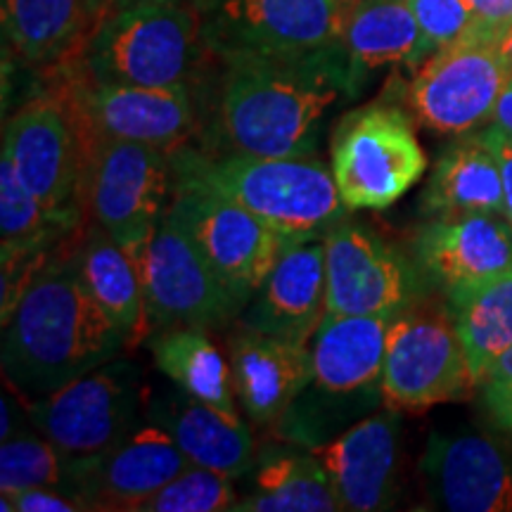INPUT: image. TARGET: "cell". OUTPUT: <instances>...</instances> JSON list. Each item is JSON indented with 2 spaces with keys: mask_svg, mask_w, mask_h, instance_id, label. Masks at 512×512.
Returning a JSON list of instances; mask_svg holds the SVG:
<instances>
[{
  "mask_svg": "<svg viewBox=\"0 0 512 512\" xmlns=\"http://www.w3.org/2000/svg\"><path fill=\"white\" fill-rule=\"evenodd\" d=\"M211 155L313 157L323 121L356 95L344 46L311 55L219 57Z\"/></svg>",
  "mask_w": 512,
  "mask_h": 512,
  "instance_id": "6da1fadb",
  "label": "cell"
},
{
  "mask_svg": "<svg viewBox=\"0 0 512 512\" xmlns=\"http://www.w3.org/2000/svg\"><path fill=\"white\" fill-rule=\"evenodd\" d=\"M83 230L50 254L3 318L0 366L8 389L27 406L114 361L128 347L76 271L74 249Z\"/></svg>",
  "mask_w": 512,
  "mask_h": 512,
  "instance_id": "7a4b0ae2",
  "label": "cell"
},
{
  "mask_svg": "<svg viewBox=\"0 0 512 512\" xmlns=\"http://www.w3.org/2000/svg\"><path fill=\"white\" fill-rule=\"evenodd\" d=\"M176 181L204 185L271 226L287 249L323 240L349 216L335 176L313 157L211 155L181 145L171 152Z\"/></svg>",
  "mask_w": 512,
  "mask_h": 512,
  "instance_id": "3957f363",
  "label": "cell"
},
{
  "mask_svg": "<svg viewBox=\"0 0 512 512\" xmlns=\"http://www.w3.org/2000/svg\"><path fill=\"white\" fill-rule=\"evenodd\" d=\"M389 325V316L325 313L311 342V382L275 422L280 441L302 448L325 446L380 411Z\"/></svg>",
  "mask_w": 512,
  "mask_h": 512,
  "instance_id": "277c9868",
  "label": "cell"
},
{
  "mask_svg": "<svg viewBox=\"0 0 512 512\" xmlns=\"http://www.w3.org/2000/svg\"><path fill=\"white\" fill-rule=\"evenodd\" d=\"M207 55L197 3L157 0L102 17L79 53L60 67L117 86L192 88Z\"/></svg>",
  "mask_w": 512,
  "mask_h": 512,
  "instance_id": "5b68a950",
  "label": "cell"
},
{
  "mask_svg": "<svg viewBox=\"0 0 512 512\" xmlns=\"http://www.w3.org/2000/svg\"><path fill=\"white\" fill-rule=\"evenodd\" d=\"M83 145V216L133 256L169 211L174 197L171 152L110 136H88Z\"/></svg>",
  "mask_w": 512,
  "mask_h": 512,
  "instance_id": "8992f818",
  "label": "cell"
},
{
  "mask_svg": "<svg viewBox=\"0 0 512 512\" xmlns=\"http://www.w3.org/2000/svg\"><path fill=\"white\" fill-rule=\"evenodd\" d=\"M330 155L339 195L351 211L392 207L427 171L411 117L389 102L344 114Z\"/></svg>",
  "mask_w": 512,
  "mask_h": 512,
  "instance_id": "52a82bcc",
  "label": "cell"
},
{
  "mask_svg": "<svg viewBox=\"0 0 512 512\" xmlns=\"http://www.w3.org/2000/svg\"><path fill=\"white\" fill-rule=\"evenodd\" d=\"M133 261L143 278L150 335L171 328L221 330L245 311L195 240L169 216L159 221Z\"/></svg>",
  "mask_w": 512,
  "mask_h": 512,
  "instance_id": "ba28073f",
  "label": "cell"
},
{
  "mask_svg": "<svg viewBox=\"0 0 512 512\" xmlns=\"http://www.w3.org/2000/svg\"><path fill=\"white\" fill-rule=\"evenodd\" d=\"M147 394L136 363L114 358L29 403L31 427L69 456L93 458L143 425Z\"/></svg>",
  "mask_w": 512,
  "mask_h": 512,
  "instance_id": "9c48e42d",
  "label": "cell"
},
{
  "mask_svg": "<svg viewBox=\"0 0 512 512\" xmlns=\"http://www.w3.org/2000/svg\"><path fill=\"white\" fill-rule=\"evenodd\" d=\"M211 55L294 57L344 46L347 0H202Z\"/></svg>",
  "mask_w": 512,
  "mask_h": 512,
  "instance_id": "30bf717a",
  "label": "cell"
},
{
  "mask_svg": "<svg viewBox=\"0 0 512 512\" xmlns=\"http://www.w3.org/2000/svg\"><path fill=\"white\" fill-rule=\"evenodd\" d=\"M479 389L451 311L408 309L392 318L382 363L384 406L427 411Z\"/></svg>",
  "mask_w": 512,
  "mask_h": 512,
  "instance_id": "8fae6325",
  "label": "cell"
},
{
  "mask_svg": "<svg viewBox=\"0 0 512 512\" xmlns=\"http://www.w3.org/2000/svg\"><path fill=\"white\" fill-rule=\"evenodd\" d=\"M3 157L43 207L74 226H86L81 204L86 145L60 93L50 88L5 121Z\"/></svg>",
  "mask_w": 512,
  "mask_h": 512,
  "instance_id": "7c38bea8",
  "label": "cell"
},
{
  "mask_svg": "<svg viewBox=\"0 0 512 512\" xmlns=\"http://www.w3.org/2000/svg\"><path fill=\"white\" fill-rule=\"evenodd\" d=\"M510 76L496 34L482 27L427 57L415 69L406 98L422 126L463 136L489 124Z\"/></svg>",
  "mask_w": 512,
  "mask_h": 512,
  "instance_id": "4fadbf2b",
  "label": "cell"
},
{
  "mask_svg": "<svg viewBox=\"0 0 512 512\" xmlns=\"http://www.w3.org/2000/svg\"><path fill=\"white\" fill-rule=\"evenodd\" d=\"M166 216L195 240L245 306L287 249L285 240L252 211L197 183L174 178V197Z\"/></svg>",
  "mask_w": 512,
  "mask_h": 512,
  "instance_id": "5bb4252c",
  "label": "cell"
},
{
  "mask_svg": "<svg viewBox=\"0 0 512 512\" xmlns=\"http://www.w3.org/2000/svg\"><path fill=\"white\" fill-rule=\"evenodd\" d=\"M57 69L53 91L72 110L81 136H110L174 152L197 128L192 88H145L91 81Z\"/></svg>",
  "mask_w": 512,
  "mask_h": 512,
  "instance_id": "9a60e30c",
  "label": "cell"
},
{
  "mask_svg": "<svg viewBox=\"0 0 512 512\" xmlns=\"http://www.w3.org/2000/svg\"><path fill=\"white\" fill-rule=\"evenodd\" d=\"M325 313L328 316H399L413 306V266L375 230L349 216L323 238Z\"/></svg>",
  "mask_w": 512,
  "mask_h": 512,
  "instance_id": "2e32d148",
  "label": "cell"
},
{
  "mask_svg": "<svg viewBox=\"0 0 512 512\" xmlns=\"http://www.w3.org/2000/svg\"><path fill=\"white\" fill-rule=\"evenodd\" d=\"M415 261L448 299L512 273V223L505 214L434 216L415 238Z\"/></svg>",
  "mask_w": 512,
  "mask_h": 512,
  "instance_id": "e0dca14e",
  "label": "cell"
},
{
  "mask_svg": "<svg viewBox=\"0 0 512 512\" xmlns=\"http://www.w3.org/2000/svg\"><path fill=\"white\" fill-rule=\"evenodd\" d=\"M309 451L328 475L342 510L375 512L394 505L399 491L401 411L382 406L330 444Z\"/></svg>",
  "mask_w": 512,
  "mask_h": 512,
  "instance_id": "ac0fdd59",
  "label": "cell"
},
{
  "mask_svg": "<svg viewBox=\"0 0 512 512\" xmlns=\"http://www.w3.org/2000/svg\"><path fill=\"white\" fill-rule=\"evenodd\" d=\"M420 470L441 510L512 512V465L486 434H432Z\"/></svg>",
  "mask_w": 512,
  "mask_h": 512,
  "instance_id": "d6986e66",
  "label": "cell"
},
{
  "mask_svg": "<svg viewBox=\"0 0 512 512\" xmlns=\"http://www.w3.org/2000/svg\"><path fill=\"white\" fill-rule=\"evenodd\" d=\"M192 465L174 437L145 420L100 456L83 458V498L93 510H128Z\"/></svg>",
  "mask_w": 512,
  "mask_h": 512,
  "instance_id": "ffe728a7",
  "label": "cell"
},
{
  "mask_svg": "<svg viewBox=\"0 0 512 512\" xmlns=\"http://www.w3.org/2000/svg\"><path fill=\"white\" fill-rule=\"evenodd\" d=\"M325 316L323 240L285 249L264 285L249 299L238 325L283 342L311 347Z\"/></svg>",
  "mask_w": 512,
  "mask_h": 512,
  "instance_id": "44dd1931",
  "label": "cell"
},
{
  "mask_svg": "<svg viewBox=\"0 0 512 512\" xmlns=\"http://www.w3.org/2000/svg\"><path fill=\"white\" fill-rule=\"evenodd\" d=\"M228 366L240 408L261 427H275L313 377L311 347L242 325L228 337Z\"/></svg>",
  "mask_w": 512,
  "mask_h": 512,
  "instance_id": "7402d4cb",
  "label": "cell"
},
{
  "mask_svg": "<svg viewBox=\"0 0 512 512\" xmlns=\"http://www.w3.org/2000/svg\"><path fill=\"white\" fill-rule=\"evenodd\" d=\"M145 418L174 437L192 465L242 479L254 470V439L240 413L223 411L181 387L147 394Z\"/></svg>",
  "mask_w": 512,
  "mask_h": 512,
  "instance_id": "603a6c76",
  "label": "cell"
},
{
  "mask_svg": "<svg viewBox=\"0 0 512 512\" xmlns=\"http://www.w3.org/2000/svg\"><path fill=\"white\" fill-rule=\"evenodd\" d=\"M102 17L100 0H0L5 48L29 67L72 60Z\"/></svg>",
  "mask_w": 512,
  "mask_h": 512,
  "instance_id": "cb8c5ba5",
  "label": "cell"
},
{
  "mask_svg": "<svg viewBox=\"0 0 512 512\" xmlns=\"http://www.w3.org/2000/svg\"><path fill=\"white\" fill-rule=\"evenodd\" d=\"M344 50L349 55L356 93L377 69H418L432 48L422 36L408 0H354L344 24Z\"/></svg>",
  "mask_w": 512,
  "mask_h": 512,
  "instance_id": "d4e9b609",
  "label": "cell"
},
{
  "mask_svg": "<svg viewBox=\"0 0 512 512\" xmlns=\"http://www.w3.org/2000/svg\"><path fill=\"white\" fill-rule=\"evenodd\" d=\"M76 271L93 302L117 325L128 347L150 335L147 330L145 287L133 256L107 233L88 223L74 249Z\"/></svg>",
  "mask_w": 512,
  "mask_h": 512,
  "instance_id": "484cf974",
  "label": "cell"
},
{
  "mask_svg": "<svg viewBox=\"0 0 512 512\" xmlns=\"http://www.w3.org/2000/svg\"><path fill=\"white\" fill-rule=\"evenodd\" d=\"M422 209L432 216L505 214L503 176L494 147L482 131L463 133L441 152L422 192Z\"/></svg>",
  "mask_w": 512,
  "mask_h": 512,
  "instance_id": "4316f807",
  "label": "cell"
},
{
  "mask_svg": "<svg viewBox=\"0 0 512 512\" xmlns=\"http://www.w3.org/2000/svg\"><path fill=\"white\" fill-rule=\"evenodd\" d=\"M268 448L235 512H339L342 503L309 448Z\"/></svg>",
  "mask_w": 512,
  "mask_h": 512,
  "instance_id": "83f0119b",
  "label": "cell"
},
{
  "mask_svg": "<svg viewBox=\"0 0 512 512\" xmlns=\"http://www.w3.org/2000/svg\"><path fill=\"white\" fill-rule=\"evenodd\" d=\"M152 361L171 384L223 411L238 413L228 358L211 344L207 330L171 328L150 335Z\"/></svg>",
  "mask_w": 512,
  "mask_h": 512,
  "instance_id": "f1b7e54d",
  "label": "cell"
},
{
  "mask_svg": "<svg viewBox=\"0 0 512 512\" xmlns=\"http://www.w3.org/2000/svg\"><path fill=\"white\" fill-rule=\"evenodd\" d=\"M448 311L482 389L494 363L512 347V273L448 299Z\"/></svg>",
  "mask_w": 512,
  "mask_h": 512,
  "instance_id": "f546056e",
  "label": "cell"
},
{
  "mask_svg": "<svg viewBox=\"0 0 512 512\" xmlns=\"http://www.w3.org/2000/svg\"><path fill=\"white\" fill-rule=\"evenodd\" d=\"M86 226L60 219L43 207L0 157V245L3 252H53Z\"/></svg>",
  "mask_w": 512,
  "mask_h": 512,
  "instance_id": "4dcf8cb0",
  "label": "cell"
},
{
  "mask_svg": "<svg viewBox=\"0 0 512 512\" xmlns=\"http://www.w3.org/2000/svg\"><path fill=\"white\" fill-rule=\"evenodd\" d=\"M29 486H48L86 503L83 458L69 456L36 430L5 439L0 446V491L29 489Z\"/></svg>",
  "mask_w": 512,
  "mask_h": 512,
  "instance_id": "1f68e13d",
  "label": "cell"
},
{
  "mask_svg": "<svg viewBox=\"0 0 512 512\" xmlns=\"http://www.w3.org/2000/svg\"><path fill=\"white\" fill-rule=\"evenodd\" d=\"M235 479L202 465H188L181 475L155 491L136 512H223L233 510Z\"/></svg>",
  "mask_w": 512,
  "mask_h": 512,
  "instance_id": "d6a6232c",
  "label": "cell"
},
{
  "mask_svg": "<svg viewBox=\"0 0 512 512\" xmlns=\"http://www.w3.org/2000/svg\"><path fill=\"white\" fill-rule=\"evenodd\" d=\"M432 53L482 29L470 0H408Z\"/></svg>",
  "mask_w": 512,
  "mask_h": 512,
  "instance_id": "836d02e7",
  "label": "cell"
},
{
  "mask_svg": "<svg viewBox=\"0 0 512 512\" xmlns=\"http://www.w3.org/2000/svg\"><path fill=\"white\" fill-rule=\"evenodd\" d=\"M0 510L3 512H83L91 510V505L81 498L64 491L48 489V486H29V489L0 491Z\"/></svg>",
  "mask_w": 512,
  "mask_h": 512,
  "instance_id": "e575fe53",
  "label": "cell"
},
{
  "mask_svg": "<svg viewBox=\"0 0 512 512\" xmlns=\"http://www.w3.org/2000/svg\"><path fill=\"white\" fill-rule=\"evenodd\" d=\"M484 138L494 147L498 166H501L503 176V195H505V219L512 223V138L503 136V133L494 131L491 126L482 128Z\"/></svg>",
  "mask_w": 512,
  "mask_h": 512,
  "instance_id": "d590c367",
  "label": "cell"
},
{
  "mask_svg": "<svg viewBox=\"0 0 512 512\" xmlns=\"http://www.w3.org/2000/svg\"><path fill=\"white\" fill-rule=\"evenodd\" d=\"M482 389L491 415L498 420V425L512 434V384L501 380H486Z\"/></svg>",
  "mask_w": 512,
  "mask_h": 512,
  "instance_id": "8d00e7d4",
  "label": "cell"
},
{
  "mask_svg": "<svg viewBox=\"0 0 512 512\" xmlns=\"http://www.w3.org/2000/svg\"><path fill=\"white\" fill-rule=\"evenodd\" d=\"M470 5L484 29L498 34L512 27V0H470Z\"/></svg>",
  "mask_w": 512,
  "mask_h": 512,
  "instance_id": "74e56055",
  "label": "cell"
},
{
  "mask_svg": "<svg viewBox=\"0 0 512 512\" xmlns=\"http://www.w3.org/2000/svg\"><path fill=\"white\" fill-rule=\"evenodd\" d=\"M17 401H19V396L12 392H5L3 394V430H0V439H12V437H17V434H24V432H31L34 430V427H31V430H24L22 427V408L17 406Z\"/></svg>",
  "mask_w": 512,
  "mask_h": 512,
  "instance_id": "f35d334b",
  "label": "cell"
},
{
  "mask_svg": "<svg viewBox=\"0 0 512 512\" xmlns=\"http://www.w3.org/2000/svg\"><path fill=\"white\" fill-rule=\"evenodd\" d=\"M486 126H491L494 131L512 138V76H510V81L505 83L503 93L498 95L494 114H491V121Z\"/></svg>",
  "mask_w": 512,
  "mask_h": 512,
  "instance_id": "ab89813d",
  "label": "cell"
},
{
  "mask_svg": "<svg viewBox=\"0 0 512 512\" xmlns=\"http://www.w3.org/2000/svg\"><path fill=\"white\" fill-rule=\"evenodd\" d=\"M486 380H501V382L512 384V347L494 363V368H491V373Z\"/></svg>",
  "mask_w": 512,
  "mask_h": 512,
  "instance_id": "60d3db41",
  "label": "cell"
},
{
  "mask_svg": "<svg viewBox=\"0 0 512 512\" xmlns=\"http://www.w3.org/2000/svg\"><path fill=\"white\" fill-rule=\"evenodd\" d=\"M102 3V12L105 15H110L114 10H124V8H131V5H140V3H157V0H100ZM188 3H197V8H200L202 0H188Z\"/></svg>",
  "mask_w": 512,
  "mask_h": 512,
  "instance_id": "b9f144b4",
  "label": "cell"
},
{
  "mask_svg": "<svg viewBox=\"0 0 512 512\" xmlns=\"http://www.w3.org/2000/svg\"><path fill=\"white\" fill-rule=\"evenodd\" d=\"M496 43H498V48H501L503 60H505V64H508V69H510V74H512V27L498 31Z\"/></svg>",
  "mask_w": 512,
  "mask_h": 512,
  "instance_id": "7bdbcfd3",
  "label": "cell"
},
{
  "mask_svg": "<svg viewBox=\"0 0 512 512\" xmlns=\"http://www.w3.org/2000/svg\"><path fill=\"white\" fill-rule=\"evenodd\" d=\"M347 3H354V0H347Z\"/></svg>",
  "mask_w": 512,
  "mask_h": 512,
  "instance_id": "ee69618b",
  "label": "cell"
}]
</instances>
